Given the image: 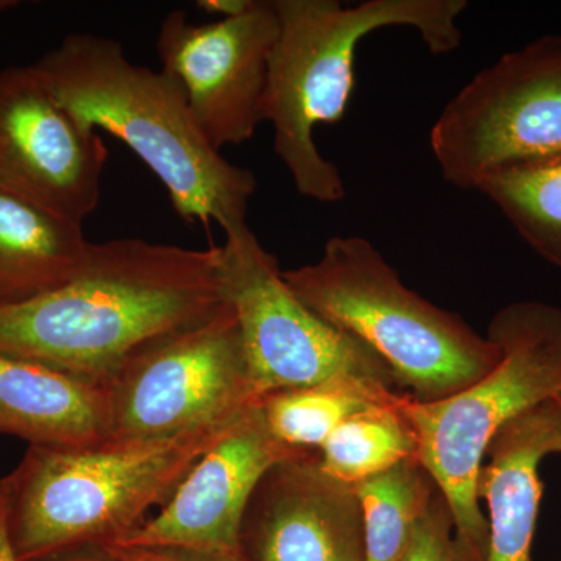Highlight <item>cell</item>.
<instances>
[{"mask_svg":"<svg viewBox=\"0 0 561 561\" xmlns=\"http://www.w3.org/2000/svg\"><path fill=\"white\" fill-rule=\"evenodd\" d=\"M220 265L217 245L91 242L65 286L0 306V354L105 387L139 351L227 302Z\"/></svg>","mask_w":561,"mask_h":561,"instance_id":"1","label":"cell"},{"mask_svg":"<svg viewBox=\"0 0 561 561\" xmlns=\"http://www.w3.org/2000/svg\"><path fill=\"white\" fill-rule=\"evenodd\" d=\"M398 561H461L454 537L453 515L440 491L432 497Z\"/></svg>","mask_w":561,"mask_h":561,"instance_id":"21","label":"cell"},{"mask_svg":"<svg viewBox=\"0 0 561 561\" xmlns=\"http://www.w3.org/2000/svg\"><path fill=\"white\" fill-rule=\"evenodd\" d=\"M239 546L250 561H365L356 486L328 474L319 451L278 461L251 494Z\"/></svg>","mask_w":561,"mask_h":561,"instance_id":"13","label":"cell"},{"mask_svg":"<svg viewBox=\"0 0 561 561\" xmlns=\"http://www.w3.org/2000/svg\"><path fill=\"white\" fill-rule=\"evenodd\" d=\"M35 561H117L106 546L87 545Z\"/></svg>","mask_w":561,"mask_h":561,"instance_id":"24","label":"cell"},{"mask_svg":"<svg viewBox=\"0 0 561 561\" xmlns=\"http://www.w3.org/2000/svg\"><path fill=\"white\" fill-rule=\"evenodd\" d=\"M557 397H559V398H560V401H561V387H560L559 394H557Z\"/></svg>","mask_w":561,"mask_h":561,"instance_id":"26","label":"cell"},{"mask_svg":"<svg viewBox=\"0 0 561 561\" xmlns=\"http://www.w3.org/2000/svg\"><path fill=\"white\" fill-rule=\"evenodd\" d=\"M225 427L153 442L28 446L3 478L18 559L124 540L149 519L151 507L169 501Z\"/></svg>","mask_w":561,"mask_h":561,"instance_id":"4","label":"cell"},{"mask_svg":"<svg viewBox=\"0 0 561 561\" xmlns=\"http://www.w3.org/2000/svg\"><path fill=\"white\" fill-rule=\"evenodd\" d=\"M431 147L443 179L461 190L561 157V35L541 36L481 70L443 110Z\"/></svg>","mask_w":561,"mask_h":561,"instance_id":"8","label":"cell"},{"mask_svg":"<svg viewBox=\"0 0 561 561\" xmlns=\"http://www.w3.org/2000/svg\"><path fill=\"white\" fill-rule=\"evenodd\" d=\"M0 434L68 448L108 442L105 387L0 354Z\"/></svg>","mask_w":561,"mask_h":561,"instance_id":"15","label":"cell"},{"mask_svg":"<svg viewBox=\"0 0 561 561\" xmlns=\"http://www.w3.org/2000/svg\"><path fill=\"white\" fill-rule=\"evenodd\" d=\"M276 33L275 0H253L245 13L205 25L191 24L184 10L162 21L157 39L162 70L179 81L217 151L247 142L264 122Z\"/></svg>","mask_w":561,"mask_h":561,"instance_id":"10","label":"cell"},{"mask_svg":"<svg viewBox=\"0 0 561 561\" xmlns=\"http://www.w3.org/2000/svg\"><path fill=\"white\" fill-rule=\"evenodd\" d=\"M83 225L0 190V306L49 294L79 273Z\"/></svg>","mask_w":561,"mask_h":561,"instance_id":"16","label":"cell"},{"mask_svg":"<svg viewBox=\"0 0 561 561\" xmlns=\"http://www.w3.org/2000/svg\"><path fill=\"white\" fill-rule=\"evenodd\" d=\"M527 245L561 268V157L513 165L478 187Z\"/></svg>","mask_w":561,"mask_h":561,"instance_id":"20","label":"cell"},{"mask_svg":"<svg viewBox=\"0 0 561 561\" xmlns=\"http://www.w3.org/2000/svg\"><path fill=\"white\" fill-rule=\"evenodd\" d=\"M105 390L111 442L164 440L225 427L261 400L228 300L139 351Z\"/></svg>","mask_w":561,"mask_h":561,"instance_id":"7","label":"cell"},{"mask_svg":"<svg viewBox=\"0 0 561 561\" xmlns=\"http://www.w3.org/2000/svg\"><path fill=\"white\" fill-rule=\"evenodd\" d=\"M551 454H561L559 397L508 421L490 443L478 485L489 523L485 561H534L540 465Z\"/></svg>","mask_w":561,"mask_h":561,"instance_id":"14","label":"cell"},{"mask_svg":"<svg viewBox=\"0 0 561 561\" xmlns=\"http://www.w3.org/2000/svg\"><path fill=\"white\" fill-rule=\"evenodd\" d=\"M389 400L348 416L319 449L323 470L339 481L357 485L394 465L416 457L415 434Z\"/></svg>","mask_w":561,"mask_h":561,"instance_id":"19","label":"cell"},{"mask_svg":"<svg viewBox=\"0 0 561 561\" xmlns=\"http://www.w3.org/2000/svg\"><path fill=\"white\" fill-rule=\"evenodd\" d=\"M35 68L58 102L84 127L121 139L164 184L176 214L247 227L254 173L231 164L203 135L179 81L135 65L119 41L70 33Z\"/></svg>","mask_w":561,"mask_h":561,"instance_id":"2","label":"cell"},{"mask_svg":"<svg viewBox=\"0 0 561 561\" xmlns=\"http://www.w3.org/2000/svg\"><path fill=\"white\" fill-rule=\"evenodd\" d=\"M108 150L51 94L35 66L0 72V190L83 225Z\"/></svg>","mask_w":561,"mask_h":561,"instance_id":"11","label":"cell"},{"mask_svg":"<svg viewBox=\"0 0 561 561\" xmlns=\"http://www.w3.org/2000/svg\"><path fill=\"white\" fill-rule=\"evenodd\" d=\"M0 561H20L10 537L9 486L5 479H0Z\"/></svg>","mask_w":561,"mask_h":561,"instance_id":"23","label":"cell"},{"mask_svg":"<svg viewBox=\"0 0 561 561\" xmlns=\"http://www.w3.org/2000/svg\"><path fill=\"white\" fill-rule=\"evenodd\" d=\"M394 389L356 378L273 391L261 409L273 437L294 449L319 451L339 424L370 405L389 400Z\"/></svg>","mask_w":561,"mask_h":561,"instance_id":"17","label":"cell"},{"mask_svg":"<svg viewBox=\"0 0 561 561\" xmlns=\"http://www.w3.org/2000/svg\"><path fill=\"white\" fill-rule=\"evenodd\" d=\"M365 529V561H398L430 507L437 485L416 457L357 483Z\"/></svg>","mask_w":561,"mask_h":561,"instance_id":"18","label":"cell"},{"mask_svg":"<svg viewBox=\"0 0 561 561\" xmlns=\"http://www.w3.org/2000/svg\"><path fill=\"white\" fill-rule=\"evenodd\" d=\"M253 0H198L195 2L198 10L208 14H216L220 20L236 18L250 9Z\"/></svg>","mask_w":561,"mask_h":561,"instance_id":"25","label":"cell"},{"mask_svg":"<svg viewBox=\"0 0 561 561\" xmlns=\"http://www.w3.org/2000/svg\"><path fill=\"white\" fill-rule=\"evenodd\" d=\"M283 278L320 319L368 346L412 400L451 397L500 364L496 343L405 287L359 236L331 238L319 261Z\"/></svg>","mask_w":561,"mask_h":561,"instance_id":"6","label":"cell"},{"mask_svg":"<svg viewBox=\"0 0 561 561\" xmlns=\"http://www.w3.org/2000/svg\"><path fill=\"white\" fill-rule=\"evenodd\" d=\"M300 451L273 437L261 400L253 402L217 435L161 511L114 545L236 548L257 483Z\"/></svg>","mask_w":561,"mask_h":561,"instance_id":"12","label":"cell"},{"mask_svg":"<svg viewBox=\"0 0 561 561\" xmlns=\"http://www.w3.org/2000/svg\"><path fill=\"white\" fill-rule=\"evenodd\" d=\"M486 337L501 350V360L479 381L437 401L394 394L415 434L416 459L451 512L461 561H485L489 523L478 485L490 443L508 421L559 394L561 309L512 302L490 321Z\"/></svg>","mask_w":561,"mask_h":561,"instance_id":"5","label":"cell"},{"mask_svg":"<svg viewBox=\"0 0 561 561\" xmlns=\"http://www.w3.org/2000/svg\"><path fill=\"white\" fill-rule=\"evenodd\" d=\"M465 0H275L278 33L268 58L264 122L273 147L302 197L334 203L345 197L337 165L317 149V125L337 124L354 90L357 46L379 28L412 27L432 54L461 43L457 20Z\"/></svg>","mask_w":561,"mask_h":561,"instance_id":"3","label":"cell"},{"mask_svg":"<svg viewBox=\"0 0 561 561\" xmlns=\"http://www.w3.org/2000/svg\"><path fill=\"white\" fill-rule=\"evenodd\" d=\"M117 561H250L241 546L202 548V546L108 545Z\"/></svg>","mask_w":561,"mask_h":561,"instance_id":"22","label":"cell"},{"mask_svg":"<svg viewBox=\"0 0 561 561\" xmlns=\"http://www.w3.org/2000/svg\"><path fill=\"white\" fill-rule=\"evenodd\" d=\"M225 236L221 286L238 317L257 397L339 378L397 387L390 368L368 346L320 319L294 294L278 260L249 225Z\"/></svg>","mask_w":561,"mask_h":561,"instance_id":"9","label":"cell"}]
</instances>
